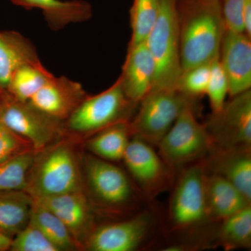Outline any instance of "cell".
Returning <instances> with one entry per match:
<instances>
[{
    "label": "cell",
    "mask_w": 251,
    "mask_h": 251,
    "mask_svg": "<svg viewBox=\"0 0 251 251\" xmlns=\"http://www.w3.org/2000/svg\"><path fill=\"white\" fill-rule=\"evenodd\" d=\"M181 72L219 57L226 31L221 0H177Z\"/></svg>",
    "instance_id": "1"
},
{
    "label": "cell",
    "mask_w": 251,
    "mask_h": 251,
    "mask_svg": "<svg viewBox=\"0 0 251 251\" xmlns=\"http://www.w3.org/2000/svg\"><path fill=\"white\" fill-rule=\"evenodd\" d=\"M203 159L176 173L167 212L168 232L202 235L215 224L210 222L208 216L205 193L207 173Z\"/></svg>",
    "instance_id": "2"
},
{
    "label": "cell",
    "mask_w": 251,
    "mask_h": 251,
    "mask_svg": "<svg viewBox=\"0 0 251 251\" xmlns=\"http://www.w3.org/2000/svg\"><path fill=\"white\" fill-rule=\"evenodd\" d=\"M84 166L91 193L104 210L131 216L153 202L143 196L128 173L112 162L87 155Z\"/></svg>",
    "instance_id": "3"
},
{
    "label": "cell",
    "mask_w": 251,
    "mask_h": 251,
    "mask_svg": "<svg viewBox=\"0 0 251 251\" xmlns=\"http://www.w3.org/2000/svg\"><path fill=\"white\" fill-rule=\"evenodd\" d=\"M82 191L78 163L69 144L36 151L25 191L33 199Z\"/></svg>",
    "instance_id": "4"
},
{
    "label": "cell",
    "mask_w": 251,
    "mask_h": 251,
    "mask_svg": "<svg viewBox=\"0 0 251 251\" xmlns=\"http://www.w3.org/2000/svg\"><path fill=\"white\" fill-rule=\"evenodd\" d=\"M200 107L199 99L177 89L153 90L141 100L130 121L132 137L156 148L186 107Z\"/></svg>",
    "instance_id": "5"
},
{
    "label": "cell",
    "mask_w": 251,
    "mask_h": 251,
    "mask_svg": "<svg viewBox=\"0 0 251 251\" xmlns=\"http://www.w3.org/2000/svg\"><path fill=\"white\" fill-rule=\"evenodd\" d=\"M145 43L156 66L151 90L176 89L181 73L177 0H159L158 16Z\"/></svg>",
    "instance_id": "6"
},
{
    "label": "cell",
    "mask_w": 251,
    "mask_h": 251,
    "mask_svg": "<svg viewBox=\"0 0 251 251\" xmlns=\"http://www.w3.org/2000/svg\"><path fill=\"white\" fill-rule=\"evenodd\" d=\"M159 216L148 205L136 214L94 227L85 245L91 251H134L152 245Z\"/></svg>",
    "instance_id": "7"
},
{
    "label": "cell",
    "mask_w": 251,
    "mask_h": 251,
    "mask_svg": "<svg viewBox=\"0 0 251 251\" xmlns=\"http://www.w3.org/2000/svg\"><path fill=\"white\" fill-rule=\"evenodd\" d=\"M200 107H186L158 143V152L175 172L204 158L214 145L204 124L198 120Z\"/></svg>",
    "instance_id": "8"
},
{
    "label": "cell",
    "mask_w": 251,
    "mask_h": 251,
    "mask_svg": "<svg viewBox=\"0 0 251 251\" xmlns=\"http://www.w3.org/2000/svg\"><path fill=\"white\" fill-rule=\"evenodd\" d=\"M138 105L126 97L118 78L101 93L88 96L67 119V126L74 133L92 135L119 122L130 121Z\"/></svg>",
    "instance_id": "9"
},
{
    "label": "cell",
    "mask_w": 251,
    "mask_h": 251,
    "mask_svg": "<svg viewBox=\"0 0 251 251\" xmlns=\"http://www.w3.org/2000/svg\"><path fill=\"white\" fill-rule=\"evenodd\" d=\"M0 122L28 142L35 151L51 145L62 133L61 121L50 117L28 102L0 90Z\"/></svg>",
    "instance_id": "10"
},
{
    "label": "cell",
    "mask_w": 251,
    "mask_h": 251,
    "mask_svg": "<svg viewBox=\"0 0 251 251\" xmlns=\"http://www.w3.org/2000/svg\"><path fill=\"white\" fill-rule=\"evenodd\" d=\"M122 161L137 187L149 201L171 191L176 173L161 158L155 148L132 137Z\"/></svg>",
    "instance_id": "11"
},
{
    "label": "cell",
    "mask_w": 251,
    "mask_h": 251,
    "mask_svg": "<svg viewBox=\"0 0 251 251\" xmlns=\"http://www.w3.org/2000/svg\"><path fill=\"white\" fill-rule=\"evenodd\" d=\"M214 145L221 148L251 146V91L230 97L204 122Z\"/></svg>",
    "instance_id": "12"
},
{
    "label": "cell",
    "mask_w": 251,
    "mask_h": 251,
    "mask_svg": "<svg viewBox=\"0 0 251 251\" xmlns=\"http://www.w3.org/2000/svg\"><path fill=\"white\" fill-rule=\"evenodd\" d=\"M219 61L228 81L229 97L251 90V37L245 33L226 30L220 49Z\"/></svg>",
    "instance_id": "13"
},
{
    "label": "cell",
    "mask_w": 251,
    "mask_h": 251,
    "mask_svg": "<svg viewBox=\"0 0 251 251\" xmlns=\"http://www.w3.org/2000/svg\"><path fill=\"white\" fill-rule=\"evenodd\" d=\"M88 97L82 85L67 77H51L30 99L33 107L59 121L67 120Z\"/></svg>",
    "instance_id": "14"
},
{
    "label": "cell",
    "mask_w": 251,
    "mask_h": 251,
    "mask_svg": "<svg viewBox=\"0 0 251 251\" xmlns=\"http://www.w3.org/2000/svg\"><path fill=\"white\" fill-rule=\"evenodd\" d=\"M33 200L62 221L77 245H85L94 227L90 205L82 191Z\"/></svg>",
    "instance_id": "15"
},
{
    "label": "cell",
    "mask_w": 251,
    "mask_h": 251,
    "mask_svg": "<svg viewBox=\"0 0 251 251\" xmlns=\"http://www.w3.org/2000/svg\"><path fill=\"white\" fill-rule=\"evenodd\" d=\"M203 160L207 174L222 176L251 200V146L213 145Z\"/></svg>",
    "instance_id": "16"
},
{
    "label": "cell",
    "mask_w": 251,
    "mask_h": 251,
    "mask_svg": "<svg viewBox=\"0 0 251 251\" xmlns=\"http://www.w3.org/2000/svg\"><path fill=\"white\" fill-rule=\"evenodd\" d=\"M156 72V62L146 43L128 46L119 77L126 97L139 105L152 89Z\"/></svg>",
    "instance_id": "17"
},
{
    "label": "cell",
    "mask_w": 251,
    "mask_h": 251,
    "mask_svg": "<svg viewBox=\"0 0 251 251\" xmlns=\"http://www.w3.org/2000/svg\"><path fill=\"white\" fill-rule=\"evenodd\" d=\"M205 193L208 216L212 224H218L251 205V200L219 175H206Z\"/></svg>",
    "instance_id": "18"
},
{
    "label": "cell",
    "mask_w": 251,
    "mask_h": 251,
    "mask_svg": "<svg viewBox=\"0 0 251 251\" xmlns=\"http://www.w3.org/2000/svg\"><path fill=\"white\" fill-rule=\"evenodd\" d=\"M13 4L27 9L37 8L43 14L50 27L59 30L71 23L84 22L92 16L90 3L83 0H11Z\"/></svg>",
    "instance_id": "19"
},
{
    "label": "cell",
    "mask_w": 251,
    "mask_h": 251,
    "mask_svg": "<svg viewBox=\"0 0 251 251\" xmlns=\"http://www.w3.org/2000/svg\"><path fill=\"white\" fill-rule=\"evenodd\" d=\"M39 61L34 46L24 36L14 31H0V88H7L21 66Z\"/></svg>",
    "instance_id": "20"
},
{
    "label": "cell",
    "mask_w": 251,
    "mask_h": 251,
    "mask_svg": "<svg viewBox=\"0 0 251 251\" xmlns=\"http://www.w3.org/2000/svg\"><path fill=\"white\" fill-rule=\"evenodd\" d=\"M132 138L129 122H122L91 135L87 148L94 156L112 162L123 160Z\"/></svg>",
    "instance_id": "21"
},
{
    "label": "cell",
    "mask_w": 251,
    "mask_h": 251,
    "mask_svg": "<svg viewBox=\"0 0 251 251\" xmlns=\"http://www.w3.org/2000/svg\"><path fill=\"white\" fill-rule=\"evenodd\" d=\"M214 247L225 251L250 250L251 205L216 224Z\"/></svg>",
    "instance_id": "22"
},
{
    "label": "cell",
    "mask_w": 251,
    "mask_h": 251,
    "mask_svg": "<svg viewBox=\"0 0 251 251\" xmlns=\"http://www.w3.org/2000/svg\"><path fill=\"white\" fill-rule=\"evenodd\" d=\"M33 198L25 191L0 192V230L12 238L28 224Z\"/></svg>",
    "instance_id": "23"
},
{
    "label": "cell",
    "mask_w": 251,
    "mask_h": 251,
    "mask_svg": "<svg viewBox=\"0 0 251 251\" xmlns=\"http://www.w3.org/2000/svg\"><path fill=\"white\" fill-rule=\"evenodd\" d=\"M53 75L40 61L27 63L16 69L6 90L20 101L28 102Z\"/></svg>",
    "instance_id": "24"
},
{
    "label": "cell",
    "mask_w": 251,
    "mask_h": 251,
    "mask_svg": "<svg viewBox=\"0 0 251 251\" xmlns=\"http://www.w3.org/2000/svg\"><path fill=\"white\" fill-rule=\"evenodd\" d=\"M29 222L35 226L59 251L72 250L77 244L62 221L33 200Z\"/></svg>",
    "instance_id": "25"
},
{
    "label": "cell",
    "mask_w": 251,
    "mask_h": 251,
    "mask_svg": "<svg viewBox=\"0 0 251 251\" xmlns=\"http://www.w3.org/2000/svg\"><path fill=\"white\" fill-rule=\"evenodd\" d=\"M35 152L27 150L0 164V192L25 191Z\"/></svg>",
    "instance_id": "26"
},
{
    "label": "cell",
    "mask_w": 251,
    "mask_h": 251,
    "mask_svg": "<svg viewBox=\"0 0 251 251\" xmlns=\"http://www.w3.org/2000/svg\"><path fill=\"white\" fill-rule=\"evenodd\" d=\"M159 10V0H133L130 9L131 37L129 45L145 42Z\"/></svg>",
    "instance_id": "27"
},
{
    "label": "cell",
    "mask_w": 251,
    "mask_h": 251,
    "mask_svg": "<svg viewBox=\"0 0 251 251\" xmlns=\"http://www.w3.org/2000/svg\"><path fill=\"white\" fill-rule=\"evenodd\" d=\"M210 75V63L201 64L181 73L176 89L193 98L206 95Z\"/></svg>",
    "instance_id": "28"
},
{
    "label": "cell",
    "mask_w": 251,
    "mask_h": 251,
    "mask_svg": "<svg viewBox=\"0 0 251 251\" xmlns=\"http://www.w3.org/2000/svg\"><path fill=\"white\" fill-rule=\"evenodd\" d=\"M229 94V84L219 57L210 62V75L206 95L209 99L211 112H219L226 102Z\"/></svg>",
    "instance_id": "29"
},
{
    "label": "cell",
    "mask_w": 251,
    "mask_h": 251,
    "mask_svg": "<svg viewBox=\"0 0 251 251\" xmlns=\"http://www.w3.org/2000/svg\"><path fill=\"white\" fill-rule=\"evenodd\" d=\"M13 251H59L35 226L29 224L12 239Z\"/></svg>",
    "instance_id": "30"
},
{
    "label": "cell",
    "mask_w": 251,
    "mask_h": 251,
    "mask_svg": "<svg viewBox=\"0 0 251 251\" xmlns=\"http://www.w3.org/2000/svg\"><path fill=\"white\" fill-rule=\"evenodd\" d=\"M29 150H33L30 144L0 122V164Z\"/></svg>",
    "instance_id": "31"
},
{
    "label": "cell",
    "mask_w": 251,
    "mask_h": 251,
    "mask_svg": "<svg viewBox=\"0 0 251 251\" xmlns=\"http://www.w3.org/2000/svg\"><path fill=\"white\" fill-rule=\"evenodd\" d=\"M245 0H221L226 30L244 33L243 10Z\"/></svg>",
    "instance_id": "32"
},
{
    "label": "cell",
    "mask_w": 251,
    "mask_h": 251,
    "mask_svg": "<svg viewBox=\"0 0 251 251\" xmlns=\"http://www.w3.org/2000/svg\"><path fill=\"white\" fill-rule=\"evenodd\" d=\"M244 33L251 38V0H245L243 10Z\"/></svg>",
    "instance_id": "33"
},
{
    "label": "cell",
    "mask_w": 251,
    "mask_h": 251,
    "mask_svg": "<svg viewBox=\"0 0 251 251\" xmlns=\"http://www.w3.org/2000/svg\"><path fill=\"white\" fill-rule=\"evenodd\" d=\"M12 244V238L6 235L0 230V251H6L10 249Z\"/></svg>",
    "instance_id": "34"
},
{
    "label": "cell",
    "mask_w": 251,
    "mask_h": 251,
    "mask_svg": "<svg viewBox=\"0 0 251 251\" xmlns=\"http://www.w3.org/2000/svg\"><path fill=\"white\" fill-rule=\"evenodd\" d=\"M1 88H0V90H1Z\"/></svg>",
    "instance_id": "35"
}]
</instances>
